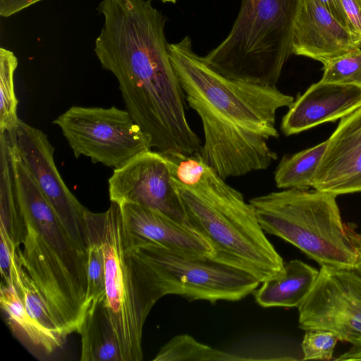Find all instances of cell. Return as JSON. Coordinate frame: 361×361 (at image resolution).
Returning a JSON list of instances; mask_svg holds the SVG:
<instances>
[{
	"label": "cell",
	"instance_id": "44dd1931",
	"mask_svg": "<svg viewBox=\"0 0 361 361\" xmlns=\"http://www.w3.org/2000/svg\"><path fill=\"white\" fill-rule=\"evenodd\" d=\"M85 221L88 240L87 291L86 310L105 297V265L102 243V213L87 210Z\"/></svg>",
	"mask_w": 361,
	"mask_h": 361
},
{
	"label": "cell",
	"instance_id": "f546056e",
	"mask_svg": "<svg viewBox=\"0 0 361 361\" xmlns=\"http://www.w3.org/2000/svg\"><path fill=\"white\" fill-rule=\"evenodd\" d=\"M335 360H361V347L354 346L350 350L344 354L340 355L338 357L335 358Z\"/></svg>",
	"mask_w": 361,
	"mask_h": 361
},
{
	"label": "cell",
	"instance_id": "e0dca14e",
	"mask_svg": "<svg viewBox=\"0 0 361 361\" xmlns=\"http://www.w3.org/2000/svg\"><path fill=\"white\" fill-rule=\"evenodd\" d=\"M319 271L298 259L284 264L281 274L263 281L253 291L262 307H298L312 288Z\"/></svg>",
	"mask_w": 361,
	"mask_h": 361
},
{
	"label": "cell",
	"instance_id": "ac0fdd59",
	"mask_svg": "<svg viewBox=\"0 0 361 361\" xmlns=\"http://www.w3.org/2000/svg\"><path fill=\"white\" fill-rule=\"evenodd\" d=\"M82 361H122L121 350L105 304V297L86 310L78 333Z\"/></svg>",
	"mask_w": 361,
	"mask_h": 361
},
{
	"label": "cell",
	"instance_id": "7402d4cb",
	"mask_svg": "<svg viewBox=\"0 0 361 361\" xmlns=\"http://www.w3.org/2000/svg\"><path fill=\"white\" fill-rule=\"evenodd\" d=\"M249 358L240 357L201 343L191 336L180 334L163 345L154 361H238Z\"/></svg>",
	"mask_w": 361,
	"mask_h": 361
},
{
	"label": "cell",
	"instance_id": "9c48e42d",
	"mask_svg": "<svg viewBox=\"0 0 361 361\" xmlns=\"http://www.w3.org/2000/svg\"><path fill=\"white\" fill-rule=\"evenodd\" d=\"M74 156L118 169L152 149L151 139L127 110L73 106L54 121Z\"/></svg>",
	"mask_w": 361,
	"mask_h": 361
},
{
	"label": "cell",
	"instance_id": "30bf717a",
	"mask_svg": "<svg viewBox=\"0 0 361 361\" xmlns=\"http://www.w3.org/2000/svg\"><path fill=\"white\" fill-rule=\"evenodd\" d=\"M298 308L301 329L329 331L361 347V277L353 269L321 266Z\"/></svg>",
	"mask_w": 361,
	"mask_h": 361
},
{
	"label": "cell",
	"instance_id": "1f68e13d",
	"mask_svg": "<svg viewBox=\"0 0 361 361\" xmlns=\"http://www.w3.org/2000/svg\"><path fill=\"white\" fill-rule=\"evenodd\" d=\"M162 1L163 3H171V4H176L177 0H159Z\"/></svg>",
	"mask_w": 361,
	"mask_h": 361
},
{
	"label": "cell",
	"instance_id": "4316f807",
	"mask_svg": "<svg viewBox=\"0 0 361 361\" xmlns=\"http://www.w3.org/2000/svg\"><path fill=\"white\" fill-rule=\"evenodd\" d=\"M361 48V0H340Z\"/></svg>",
	"mask_w": 361,
	"mask_h": 361
},
{
	"label": "cell",
	"instance_id": "ffe728a7",
	"mask_svg": "<svg viewBox=\"0 0 361 361\" xmlns=\"http://www.w3.org/2000/svg\"><path fill=\"white\" fill-rule=\"evenodd\" d=\"M20 276L19 295L23 300L25 310L54 352L62 347L66 336L55 321L23 264L20 267Z\"/></svg>",
	"mask_w": 361,
	"mask_h": 361
},
{
	"label": "cell",
	"instance_id": "8fae6325",
	"mask_svg": "<svg viewBox=\"0 0 361 361\" xmlns=\"http://www.w3.org/2000/svg\"><path fill=\"white\" fill-rule=\"evenodd\" d=\"M6 133L13 149L25 163L71 238L82 251L87 253V209L61 176L54 159V147L47 135L20 119Z\"/></svg>",
	"mask_w": 361,
	"mask_h": 361
},
{
	"label": "cell",
	"instance_id": "cb8c5ba5",
	"mask_svg": "<svg viewBox=\"0 0 361 361\" xmlns=\"http://www.w3.org/2000/svg\"><path fill=\"white\" fill-rule=\"evenodd\" d=\"M18 59L6 49H0V133L8 132L17 124L18 101L14 90V73Z\"/></svg>",
	"mask_w": 361,
	"mask_h": 361
},
{
	"label": "cell",
	"instance_id": "7c38bea8",
	"mask_svg": "<svg viewBox=\"0 0 361 361\" xmlns=\"http://www.w3.org/2000/svg\"><path fill=\"white\" fill-rule=\"evenodd\" d=\"M111 202L137 204L188 226L166 156L152 149L115 169L109 179Z\"/></svg>",
	"mask_w": 361,
	"mask_h": 361
},
{
	"label": "cell",
	"instance_id": "2e32d148",
	"mask_svg": "<svg viewBox=\"0 0 361 361\" xmlns=\"http://www.w3.org/2000/svg\"><path fill=\"white\" fill-rule=\"evenodd\" d=\"M119 205L126 239L129 244L152 242L186 255L213 254L209 244L188 226L137 204L123 202Z\"/></svg>",
	"mask_w": 361,
	"mask_h": 361
},
{
	"label": "cell",
	"instance_id": "d4e9b609",
	"mask_svg": "<svg viewBox=\"0 0 361 361\" xmlns=\"http://www.w3.org/2000/svg\"><path fill=\"white\" fill-rule=\"evenodd\" d=\"M322 82L361 87V48L353 49L324 65Z\"/></svg>",
	"mask_w": 361,
	"mask_h": 361
},
{
	"label": "cell",
	"instance_id": "4fadbf2b",
	"mask_svg": "<svg viewBox=\"0 0 361 361\" xmlns=\"http://www.w3.org/2000/svg\"><path fill=\"white\" fill-rule=\"evenodd\" d=\"M312 188L336 195L361 192V106L341 118Z\"/></svg>",
	"mask_w": 361,
	"mask_h": 361
},
{
	"label": "cell",
	"instance_id": "f1b7e54d",
	"mask_svg": "<svg viewBox=\"0 0 361 361\" xmlns=\"http://www.w3.org/2000/svg\"><path fill=\"white\" fill-rule=\"evenodd\" d=\"M318 1L321 3L341 24L353 33L350 24L340 0H318Z\"/></svg>",
	"mask_w": 361,
	"mask_h": 361
},
{
	"label": "cell",
	"instance_id": "ba28073f",
	"mask_svg": "<svg viewBox=\"0 0 361 361\" xmlns=\"http://www.w3.org/2000/svg\"><path fill=\"white\" fill-rule=\"evenodd\" d=\"M128 244L152 269L165 295L211 303L233 302L252 293L261 283L248 270L213 254L186 255L152 242Z\"/></svg>",
	"mask_w": 361,
	"mask_h": 361
},
{
	"label": "cell",
	"instance_id": "52a82bcc",
	"mask_svg": "<svg viewBox=\"0 0 361 361\" xmlns=\"http://www.w3.org/2000/svg\"><path fill=\"white\" fill-rule=\"evenodd\" d=\"M102 243L105 304L122 361H141L144 324L153 306L165 294L152 269L128 244L117 203L111 202L102 213Z\"/></svg>",
	"mask_w": 361,
	"mask_h": 361
},
{
	"label": "cell",
	"instance_id": "6da1fadb",
	"mask_svg": "<svg viewBox=\"0 0 361 361\" xmlns=\"http://www.w3.org/2000/svg\"><path fill=\"white\" fill-rule=\"evenodd\" d=\"M104 24L95 40L103 68L116 77L126 110L161 153L197 154L185 93L169 56L166 18L151 0H103Z\"/></svg>",
	"mask_w": 361,
	"mask_h": 361
},
{
	"label": "cell",
	"instance_id": "83f0119b",
	"mask_svg": "<svg viewBox=\"0 0 361 361\" xmlns=\"http://www.w3.org/2000/svg\"><path fill=\"white\" fill-rule=\"evenodd\" d=\"M42 0H0V15L8 17Z\"/></svg>",
	"mask_w": 361,
	"mask_h": 361
},
{
	"label": "cell",
	"instance_id": "4dcf8cb0",
	"mask_svg": "<svg viewBox=\"0 0 361 361\" xmlns=\"http://www.w3.org/2000/svg\"><path fill=\"white\" fill-rule=\"evenodd\" d=\"M353 270L360 276L361 277V253L360 254L357 262L353 269Z\"/></svg>",
	"mask_w": 361,
	"mask_h": 361
},
{
	"label": "cell",
	"instance_id": "277c9868",
	"mask_svg": "<svg viewBox=\"0 0 361 361\" xmlns=\"http://www.w3.org/2000/svg\"><path fill=\"white\" fill-rule=\"evenodd\" d=\"M21 214L18 253L52 316L67 337L78 333L86 312L88 253L68 234L11 146Z\"/></svg>",
	"mask_w": 361,
	"mask_h": 361
},
{
	"label": "cell",
	"instance_id": "603a6c76",
	"mask_svg": "<svg viewBox=\"0 0 361 361\" xmlns=\"http://www.w3.org/2000/svg\"><path fill=\"white\" fill-rule=\"evenodd\" d=\"M0 302L13 331L46 353H53L48 341L27 314L23 300L14 286L1 283Z\"/></svg>",
	"mask_w": 361,
	"mask_h": 361
},
{
	"label": "cell",
	"instance_id": "484cf974",
	"mask_svg": "<svg viewBox=\"0 0 361 361\" xmlns=\"http://www.w3.org/2000/svg\"><path fill=\"white\" fill-rule=\"evenodd\" d=\"M302 342L303 360H330L338 340L332 332L313 329L305 331Z\"/></svg>",
	"mask_w": 361,
	"mask_h": 361
},
{
	"label": "cell",
	"instance_id": "d6986e66",
	"mask_svg": "<svg viewBox=\"0 0 361 361\" xmlns=\"http://www.w3.org/2000/svg\"><path fill=\"white\" fill-rule=\"evenodd\" d=\"M328 145V140L289 156H283L274 172L279 188L309 189Z\"/></svg>",
	"mask_w": 361,
	"mask_h": 361
},
{
	"label": "cell",
	"instance_id": "5bb4252c",
	"mask_svg": "<svg viewBox=\"0 0 361 361\" xmlns=\"http://www.w3.org/2000/svg\"><path fill=\"white\" fill-rule=\"evenodd\" d=\"M358 48L355 35L318 0H302L293 30L292 54L325 65Z\"/></svg>",
	"mask_w": 361,
	"mask_h": 361
},
{
	"label": "cell",
	"instance_id": "5b68a950",
	"mask_svg": "<svg viewBox=\"0 0 361 361\" xmlns=\"http://www.w3.org/2000/svg\"><path fill=\"white\" fill-rule=\"evenodd\" d=\"M336 197L287 188L249 202L264 233L293 245L321 266L353 269L361 253V235L343 221Z\"/></svg>",
	"mask_w": 361,
	"mask_h": 361
},
{
	"label": "cell",
	"instance_id": "7a4b0ae2",
	"mask_svg": "<svg viewBox=\"0 0 361 361\" xmlns=\"http://www.w3.org/2000/svg\"><path fill=\"white\" fill-rule=\"evenodd\" d=\"M190 36L169 44V56L185 101L201 120V159L226 180L267 169L277 154L269 141L279 137L277 111L293 97L276 86L228 78L192 49Z\"/></svg>",
	"mask_w": 361,
	"mask_h": 361
},
{
	"label": "cell",
	"instance_id": "8992f818",
	"mask_svg": "<svg viewBox=\"0 0 361 361\" xmlns=\"http://www.w3.org/2000/svg\"><path fill=\"white\" fill-rule=\"evenodd\" d=\"M302 0H242L231 31L203 56L231 79L276 86L292 54L295 23Z\"/></svg>",
	"mask_w": 361,
	"mask_h": 361
},
{
	"label": "cell",
	"instance_id": "3957f363",
	"mask_svg": "<svg viewBox=\"0 0 361 361\" xmlns=\"http://www.w3.org/2000/svg\"><path fill=\"white\" fill-rule=\"evenodd\" d=\"M164 154L187 225L209 244L213 255L248 270L261 283L281 274L283 259L243 194L226 183L199 154Z\"/></svg>",
	"mask_w": 361,
	"mask_h": 361
},
{
	"label": "cell",
	"instance_id": "9a60e30c",
	"mask_svg": "<svg viewBox=\"0 0 361 361\" xmlns=\"http://www.w3.org/2000/svg\"><path fill=\"white\" fill-rule=\"evenodd\" d=\"M361 106V87L319 80L288 106L281 130L290 136L342 118Z\"/></svg>",
	"mask_w": 361,
	"mask_h": 361
}]
</instances>
